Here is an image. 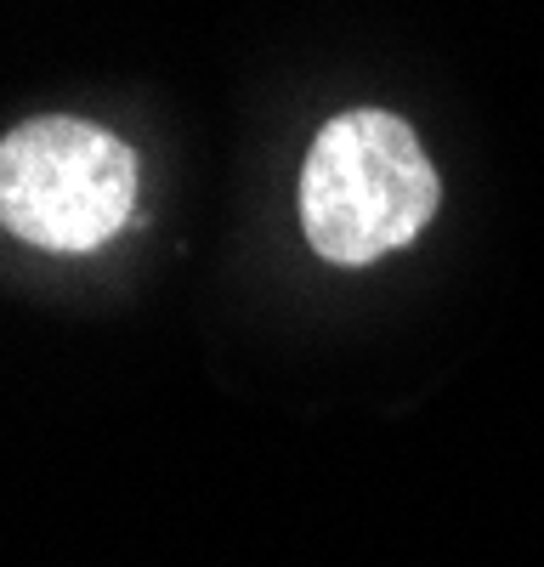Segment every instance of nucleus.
Returning a JSON list of instances; mask_svg holds the SVG:
<instances>
[{
  "label": "nucleus",
  "instance_id": "nucleus-1",
  "mask_svg": "<svg viewBox=\"0 0 544 567\" xmlns=\"http://www.w3.org/2000/svg\"><path fill=\"white\" fill-rule=\"evenodd\" d=\"M437 205V165L408 120L386 109H346L312 136L301 165V227L324 261L369 267L415 245Z\"/></svg>",
  "mask_w": 544,
  "mask_h": 567
},
{
  "label": "nucleus",
  "instance_id": "nucleus-2",
  "mask_svg": "<svg viewBox=\"0 0 544 567\" xmlns=\"http://www.w3.org/2000/svg\"><path fill=\"white\" fill-rule=\"evenodd\" d=\"M136 205V154L91 120L45 114L0 136V227L34 250L85 256Z\"/></svg>",
  "mask_w": 544,
  "mask_h": 567
}]
</instances>
